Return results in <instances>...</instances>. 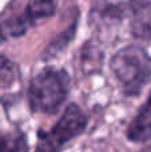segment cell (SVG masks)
<instances>
[{
	"mask_svg": "<svg viewBox=\"0 0 151 152\" xmlns=\"http://www.w3.org/2000/svg\"><path fill=\"white\" fill-rule=\"evenodd\" d=\"M114 76L128 96H136L151 80V58L141 45L120 48L110 61Z\"/></svg>",
	"mask_w": 151,
	"mask_h": 152,
	"instance_id": "6da1fadb",
	"label": "cell"
},
{
	"mask_svg": "<svg viewBox=\"0 0 151 152\" xmlns=\"http://www.w3.org/2000/svg\"><path fill=\"white\" fill-rule=\"evenodd\" d=\"M68 92V75L62 69H44L31 80L28 103L34 112L55 113Z\"/></svg>",
	"mask_w": 151,
	"mask_h": 152,
	"instance_id": "7a4b0ae2",
	"label": "cell"
},
{
	"mask_svg": "<svg viewBox=\"0 0 151 152\" xmlns=\"http://www.w3.org/2000/svg\"><path fill=\"white\" fill-rule=\"evenodd\" d=\"M87 126V118L76 104H70L52 129L40 131L35 152H59L68 142L79 136Z\"/></svg>",
	"mask_w": 151,
	"mask_h": 152,
	"instance_id": "3957f363",
	"label": "cell"
},
{
	"mask_svg": "<svg viewBox=\"0 0 151 152\" xmlns=\"http://www.w3.org/2000/svg\"><path fill=\"white\" fill-rule=\"evenodd\" d=\"M127 137L134 143H144L151 139V95L130 123Z\"/></svg>",
	"mask_w": 151,
	"mask_h": 152,
	"instance_id": "277c9868",
	"label": "cell"
},
{
	"mask_svg": "<svg viewBox=\"0 0 151 152\" xmlns=\"http://www.w3.org/2000/svg\"><path fill=\"white\" fill-rule=\"evenodd\" d=\"M138 0H96L95 12L104 19H123Z\"/></svg>",
	"mask_w": 151,
	"mask_h": 152,
	"instance_id": "5b68a950",
	"label": "cell"
},
{
	"mask_svg": "<svg viewBox=\"0 0 151 152\" xmlns=\"http://www.w3.org/2000/svg\"><path fill=\"white\" fill-rule=\"evenodd\" d=\"M56 10L55 0H32L26 8L24 18L28 20V23L34 24L37 20L47 19L54 15Z\"/></svg>",
	"mask_w": 151,
	"mask_h": 152,
	"instance_id": "8992f818",
	"label": "cell"
},
{
	"mask_svg": "<svg viewBox=\"0 0 151 152\" xmlns=\"http://www.w3.org/2000/svg\"><path fill=\"white\" fill-rule=\"evenodd\" d=\"M75 28H76V23H72L71 26L67 29H64L59 36H56V39H54L52 42L50 43L47 48H45L44 53V59H54L55 56H58L62 51H64L67 48V45L71 43V40L74 39L75 36Z\"/></svg>",
	"mask_w": 151,
	"mask_h": 152,
	"instance_id": "52a82bcc",
	"label": "cell"
},
{
	"mask_svg": "<svg viewBox=\"0 0 151 152\" xmlns=\"http://www.w3.org/2000/svg\"><path fill=\"white\" fill-rule=\"evenodd\" d=\"M0 152H28V144L23 135L8 139L0 135Z\"/></svg>",
	"mask_w": 151,
	"mask_h": 152,
	"instance_id": "ba28073f",
	"label": "cell"
},
{
	"mask_svg": "<svg viewBox=\"0 0 151 152\" xmlns=\"http://www.w3.org/2000/svg\"><path fill=\"white\" fill-rule=\"evenodd\" d=\"M16 77V67L7 58L0 56V87L10 86Z\"/></svg>",
	"mask_w": 151,
	"mask_h": 152,
	"instance_id": "9c48e42d",
	"label": "cell"
},
{
	"mask_svg": "<svg viewBox=\"0 0 151 152\" xmlns=\"http://www.w3.org/2000/svg\"><path fill=\"white\" fill-rule=\"evenodd\" d=\"M29 27H31V24L24 18V15H21V16H18V18L11 19L10 21H7L5 31H7V34L12 35V36H20V35L26 34Z\"/></svg>",
	"mask_w": 151,
	"mask_h": 152,
	"instance_id": "30bf717a",
	"label": "cell"
},
{
	"mask_svg": "<svg viewBox=\"0 0 151 152\" xmlns=\"http://www.w3.org/2000/svg\"><path fill=\"white\" fill-rule=\"evenodd\" d=\"M149 37H151V29H150V32H149Z\"/></svg>",
	"mask_w": 151,
	"mask_h": 152,
	"instance_id": "8fae6325",
	"label": "cell"
}]
</instances>
